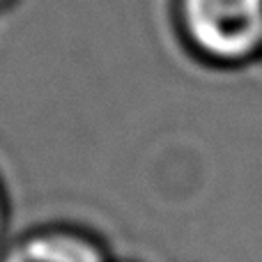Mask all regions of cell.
Returning a JSON list of instances; mask_svg holds the SVG:
<instances>
[{
  "mask_svg": "<svg viewBox=\"0 0 262 262\" xmlns=\"http://www.w3.org/2000/svg\"><path fill=\"white\" fill-rule=\"evenodd\" d=\"M184 21L205 53L237 60L262 39V0H184Z\"/></svg>",
  "mask_w": 262,
  "mask_h": 262,
  "instance_id": "1",
  "label": "cell"
},
{
  "mask_svg": "<svg viewBox=\"0 0 262 262\" xmlns=\"http://www.w3.org/2000/svg\"><path fill=\"white\" fill-rule=\"evenodd\" d=\"M0 262H108L99 242L81 230L46 228L21 237Z\"/></svg>",
  "mask_w": 262,
  "mask_h": 262,
  "instance_id": "2",
  "label": "cell"
},
{
  "mask_svg": "<svg viewBox=\"0 0 262 262\" xmlns=\"http://www.w3.org/2000/svg\"><path fill=\"white\" fill-rule=\"evenodd\" d=\"M3 226H5V207H3V198H0V235H3Z\"/></svg>",
  "mask_w": 262,
  "mask_h": 262,
  "instance_id": "3",
  "label": "cell"
}]
</instances>
